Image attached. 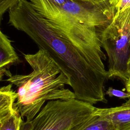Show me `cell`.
Wrapping results in <instances>:
<instances>
[{
    "instance_id": "obj_8",
    "label": "cell",
    "mask_w": 130,
    "mask_h": 130,
    "mask_svg": "<svg viewBox=\"0 0 130 130\" xmlns=\"http://www.w3.org/2000/svg\"><path fill=\"white\" fill-rule=\"evenodd\" d=\"M19 58L11 41L0 28V82L4 76L12 74L10 68L19 63Z\"/></svg>"
},
{
    "instance_id": "obj_2",
    "label": "cell",
    "mask_w": 130,
    "mask_h": 130,
    "mask_svg": "<svg viewBox=\"0 0 130 130\" xmlns=\"http://www.w3.org/2000/svg\"><path fill=\"white\" fill-rule=\"evenodd\" d=\"M24 57L32 69L27 75L11 74L7 81L17 87L14 104L21 117L32 119L46 101L75 99V94L65 85H70V79L60 67L43 50Z\"/></svg>"
},
{
    "instance_id": "obj_1",
    "label": "cell",
    "mask_w": 130,
    "mask_h": 130,
    "mask_svg": "<svg viewBox=\"0 0 130 130\" xmlns=\"http://www.w3.org/2000/svg\"><path fill=\"white\" fill-rule=\"evenodd\" d=\"M8 12L10 25L26 34L68 76L76 99L92 105L107 103L104 84L107 73L92 66L67 38L35 10L29 1L19 0Z\"/></svg>"
},
{
    "instance_id": "obj_19",
    "label": "cell",
    "mask_w": 130,
    "mask_h": 130,
    "mask_svg": "<svg viewBox=\"0 0 130 130\" xmlns=\"http://www.w3.org/2000/svg\"><path fill=\"white\" fill-rule=\"evenodd\" d=\"M115 2H116L117 3H118V2H119V0H114Z\"/></svg>"
},
{
    "instance_id": "obj_7",
    "label": "cell",
    "mask_w": 130,
    "mask_h": 130,
    "mask_svg": "<svg viewBox=\"0 0 130 130\" xmlns=\"http://www.w3.org/2000/svg\"><path fill=\"white\" fill-rule=\"evenodd\" d=\"M94 114L109 121L115 130H130V98L119 106L96 108Z\"/></svg>"
},
{
    "instance_id": "obj_11",
    "label": "cell",
    "mask_w": 130,
    "mask_h": 130,
    "mask_svg": "<svg viewBox=\"0 0 130 130\" xmlns=\"http://www.w3.org/2000/svg\"><path fill=\"white\" fill-rule=\"evenodd\" d=\"M22 121L20 114L14 107L12 112L3 120L0 130H19Z\"/></svg>"
},
{
    "instance_id": "obj_4",
    "label": "cell",
    "mask_w": 130,
    "mask_h": 130,
    "mask_svg": "<svg viewBox=\"0 0 130 130\" xmlns=\"http://www.w3.org/2000/svg\"><path fill=\"white\" fill-rule=\"evenodd\" d=\"M99 38L108 58V78H118L125 83L130 77V6L117 10L110 23L99 33Z\"/></svg>"
},
{
    "instance_id": "obj_10",
    "label": "cell",
    "mask_w": 130,
    "mask_h": 130,
    "mask_svg": "<svg viewBox=\"0 0 130 130\" xmlns=\"http://www.w3.org/2000/svg\"><path fill=\"white\" fill-rule=\"evenodd\" d=\"M72 130H115L107 120L94 114L90 118Z\"/></svg>"
},
{
    "instance_id": "obj_18",
    "label": "cell",
    "mask_w": 130,
    "mask_h": 130,
    "mask_svg": "<svg viewBox=\"0 0 130 130\" xmlns=\"http://www.w3.org/2000/svg\"><path fill=\"white\" fill-rule=\"evenodd\" d=\"M88 1H103V0H88Z\"/></svg>"
},
{
    "instance_id": "obj_13",
    "label": "cell",
    "mask_w": 130,
    "mask_h": 130,
    "mask_svg": "<svg viewBox=\"0 0 130 130\" xmlns=\"http://www.w3.org/2000/svg\"><path fill=\"white\" fill-rule=\"evenodd\" d=\"M106 94L110 97H116L119 99H125L130 98V94L128 92H125L123 91L109 87L106 92Z\"/></svg>"
},
{
    "instance_id": "obj_12",
    "label": "cell",
    "mask_w": 130,
    "mask_h": 130,
    "mask_svg": "<svg viewBox=\"0 0 130 130\" xmlns=\"http://www.w3.org/2000/svg\"><path fill=\"white\" fill-rule=\"evenodd\" d=\"M19 0H0V22L4 14L14 6Z\"/></svg>"
},
{
    "instance_id": "obj_9",
    "label": "cell",
    "mask_w": 130,
    "mask_h": 130,
    "mask_svg": "<svg viewBox=\"0 0 130 130\" xmlns=\"http://www.w3.org/2000/svg\"><path fill=\"white\" fill-rule=\"evenodd\" d=\"M16 93L12 89V84L0 87V119L8 116L13 110Z\"/></svg>"
},
{
    "instance_id": "obj_14",
    "label": "cell",
    "mask_w": 130,
    "mask_h": 130,
    "mask_svg": "<svg viewBox=\"0 0 130 130\" xmlns=\"http://www.w3.org/2000/svg\"><path fill=\"white\" fill-rule=\"evenodd\" d=\"M130 6V0H119L117 6V10H122Z\"/></svg>"
},
{
    "instance_id": "obj_15",
    "label": "cell",
    "mask_w": 130,
    "mask_h": 130,
    "mask_svg": "<svg viewBox=\"0 0 130 130\" xmlns=\"http://www.w3.org/2000/svg\"><path fill=\"white\" fill-rule=\"evenodd\" d=\"M125 87H126V89L127 90V92L130 94V79L128 80L125 83Z\"/></svg>"
},
{
    "instance_id": "obj_17",
    "label": "cell",
    "mask_w": 130,
    "mask_h": 130,
    "mask_svg": "<svg viewBox=\"0 0 130 130\" xmlns=\"http://www.w3.org/2000/svg\"><path fill=\"white\" fill-rule=\"evenodd\" d=\"M10 115V114H9ZM7 117H6L5 118H3V119H0V128H1V125H2V123H3V120Z\"/></svg>"
},
{
    "instance_id": "obj_3",
    "label": "cell",
    "mask_w": 130,
    "mask_h": 130,
    "mask_svg": "<svg viewBox=\"0 0 130 130\" xmlns=\"http://www.w3.org/2000/svg\"><path fill=\"white\" fill-rule=\"evenodd\" d=\"M35 10L47 20L69 18L95 27L100 32L112 21L117 9L114 0H29Z\"/></svg>"
},
{
    "instance_id": "obj_16",
    "label": "cell",
    "mask_w": 130,
    "mask_h": 130,
    "mask_svg": "<svg viewBox=\"0 0 130 130\" xmlns=\"http://www.w3.org/2000/svg\"><path fill=\"white\" fill-rule=\"evenodd\" d=\"M128 72H129V74L130 75V57H129L128 62ZM129 79H130V77H129V78L128 80H129Z\"/></svg>"
},
{
    "instance_id": "obj_6",
    "label": "cell",
    "mask_w": 130,
    "mask_h": 130,
    "mask_svg": "<svg viewBox=\"0 0 130 130\" xmlns=\"http://www.w3.org/2000/svg\"><path fill=\"white\" fill-rule=\"evenodd\" d=\"M47 21L79 50L92 66L107 73L103 62L106 56L102 50L99 31L95 27L69 18Z\"/></svg>"
},
{
    "instance_id": "obj_5",
    "label": "cell",
    "mask_w": 130,
    "mask_h": 130,
    "mask_svg": "<svg viewBox=\"0 0 130 130\" xmlns=\"http://www.w3.org/2000/svg\"><path fill=\"white\" fill-rule=\"evenodd\" d=\"M96 108L76 99L49 101L19 130H72L94 115Z\"/></svg>"
}]
</instances>
